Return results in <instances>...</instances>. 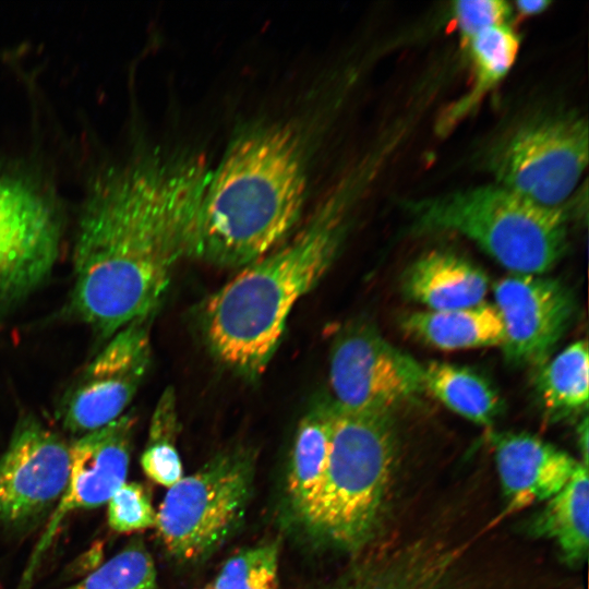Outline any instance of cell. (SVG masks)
<instances>
[{
    "mask_svg": "<svg viewBox=\"0 0 589 589\" xmlns=\"http://www.w3.org/2000/svg\"><path fill=\"white\" fill-rule=\"evenodd\" d=\"M211 170L195 155L161 153L97 180L73 250L75 317L110 338L155 314L177 263L189 256Z\"/></svg>",
    "mask_w": 589,
    "mask_h": 589,
    "instance_id": "obj_1",
    "label": "cell"
},
{
    "mask_svg": "<svg viewBox=\"0 0 589 589\" xmlns=\"http://www.w3.org/2000/svg\"><path fill=\"white\" fill-rule=\"evenodd\" d=\"M306 188L297 130L274 122L247 128L211 170L189 256L241 268L268 254L297 225Z\"/></svg>",
    "mask_w": 589,
    "mask_h": 589,
    "instance_id": "obj_2",
    "label": "cell"
},
{
    "mask_svg": "<svg viewBox=\"0 0 589 589\" xmlns=\"http://www.w3.org/2000/svg\"><path fill=\"white\" fill-rule=\"evenodd\" d=\"M345 229L344 202L336 196L290 241L241 267L206 300L202 328L220 363L248 377L265 371L290 312L330 267Z\"/></svg>",
    "mask_w": 589,
    "mask_h": 589,
    "instance_id": "obj_3",
    "label": "cell"
},
{
    "mask_svg": "<svg viewBox=\"0 0 589 589\" xmlns=\"http://www.w3.org/2000/svg\"><path fill=\"white\" fill-rule=\"evenodd\" d=\"M414 229L453 231L476 242L507 269L542 275L567 245V213L502 185L449 192L408 205Z\"/></svg>",
    "mask_w": 589,
    "mask_h": 589,
    "instance_id": "obj_4",
    "label": "cell"
},
{
    "mask_svg": "<svg viewBox=\"0 0 589 589\" xmlns=\"http://www.w3.org/2000/svg\"><path fill=\"white\" fill-rule=\"evenodd\" d=\"M395 454L390 414L350 412L332 404L326 469L305 528L336 548L360 549L380 519Z\"/></svg>",
    "mask_w": 589,
    "mask_h": 589,
    "instance_id": "obj_5",
    "label": "cell"
},
{
    "mask_svg": "<svg viewBox=\"0 0 589 589\" xmlns=\"http://www.w3.org/2000/svg\"><path fill=\"white\" fill-rule=\"evenodd\" d=\"M588 149L586 119L570 110L541 109L501 132L489 145L484 165L496 184L561 207L587 167Z\"/></svg>",
    "mask_w": 589,
    "mask_h": 589,
    "instance_id": "obj_6",
    "label": "cell"
},
{
    "mask_svg": "<svg viewBox=\"0 0 589 589\" xmlns=\"http://www.w3.org/2000/svg\"><path fill=\"white\" fill-rule=\"evenodd\" d=\"M254 459L237 448L216 455L168 489L157 531L179 562L206 558L239 527L253 490Z\"/></svg>",
    "mask_w": 589,
    "mask_h": 589,
    "instance_id": "obj_7",
    "label": "cell"
},
{
    "mask_svg": "<svg viewBox=\"0 0 589 589\" xmlns=\"http://www.w3.org/2000/svg\"><path fill=\"white\" fill-rule=\"evenodd\" d=\"M329 401L350 412L388 413L424 392L423 365L371 324L346 326L329 352Z\"/></svg>",
    "mask_w": 589,
    "mask_h": 589,
    "instance_id": "obj_8",
    "label": "cell"
},
{
    "mask_svg": "<svg viewBox=\"0 0 589 589\" xmlns=\"http://www.w3.org/2000/svg\"><path fill=\"white\" fill-rule=\"evenodd\" d=\"M152 318L115 333L69 386L58 408L67 431L83 435L125 413L152 362Z\"/></svg>",
    "mask_w": 589,
    "mask_h": 589,
    "instance_id": "obj_9",
    "label": "cell"
},
{
    "mask_svg": "<svg viewBox=\"0 0 589 589\" xmlns=\"http://www.w3.org/2000/svg\"><path fill=\"white\" fill-rule=\"evenodd\" d=\"M60 220L28 182L0 176V311L48 277L59 253Z\"/></svg>",
    "mask_w": 589,
    "mask_h": 589,
    "instance_id": "obj_10",
    "label": "cell"
},
{
    "mask_svg": "<svg viewBox=\"0 0 589 589\" xmlns=\"http://www.w3.org/2000/svg\"><path fill=\"white\" fill-rule=\"evenodd\" d=\"M70 476V445L34 417L15 426L0 458V519L25 522L63 495Z\"/></svg>",
    "mask_w": 589,
    "mask_h": 589,
    "instance_id": "obj_11",
    "label": "cell"
},
{
    "mask_svg": "<svg viewBox=\"0 0 589 589\" xmlns=\"http://www.w3.org/2000/svg\"><path fill=\"white\" fill-rule=\"evenodd\" d=\"M502 317L505 358L517 365H542L572 323L575 301L561 281L512 273L494 287Z\"/></svg>",
    "mask_w": 589,
    "mask_h": 589,
    "instance_id": "obj_12",
    "label": "cell"
},
{
    "mask_svg": "<svg viewBox=\"0 0 589 589\" xmlns=\"http://www.w3.org/2000/svg\"><path fill=\"white\" fill-rule=\"evenodd\" d=\"M135 422L132 413H124L113 422L81 435L70 445L67 489L34 551L24 581L31 580L40 556L69 514L108 503L125 483Z\"/></svg>",
    "mask_w": 589,
    "mask_h": 589,
    "instance_id": "obj_13",
    "label": "cell"
},
{
    "mask_svg": "<svg viewBox=\"0 0 589 589\" xmlns=\"http://www.w3.org/2000/svg\"><path fill=\"white\" fill-rule=\"evenodd\" d=\"M496 436L495 461L510 509L549 501L567 484L580 462L529 434Z\"/></svg>",
    "mask_w": 589,
    "mask_h": 589,
    "instance_id": "obj_14",
    "label": "cell"
},
{
    "mask_svg": "<svg viewBox=\"0 0 589 589\" xmlns=\"http://www.w3.org/2000/svg\"><path fill=\"white\" fill-rule=\"evenodd\" d=\"M402 289L408 298L429 310H454L482 303L489 278L480 267L458 254L431 251L406 269Z\"/></svg>",
    "mask_w": 589,
    "mask_h": 589,
    "instance_id": "obj_15",
    "label": "cell"
},
{
    "mask_svg": "<svg viewBox=\"0 0 589 589\" xmlns=\"http://www.w3.org/2000/svg\"><path fill=\"white\" fill-rule=\"evenodd\" d=\"M453 561L442 546L421 542L357 566L327 589H441Z\"/></svg>",
    "mask_w": 589,
    "mask_h": 589,
    "instance_id": "obj_16",
    "label": "cell"
},
{
    "mask_svg": "<svg viewBox=\"0 0 589 589\" xmlns=\"http://www.w3.org/2000/svg\"><path fill=\"white\" fill-rule=\"evenodd\" d=\"M400 325L408 336L441 350L502 347L505 340L498 310L485 302L454 310L412 312Z\"/></svg>",
    "mask_w": 589,
    "mask_h": 589,
    "instance_id": "obj_17",
    "label": "cell"
},
{
    "mask_svg": "<svg viewBox=\"0 0 589 589\" xmlns=\"http://www.w3.org/2000/svg\"><path fill=\"white\" fill-rule=\"evenodd\" d=\"M332 404L318 401L299 421L287 481L293 514L306 527L324 478L330 440Z\"/></svg>",
    "mask_w": 589,
    "mask_h": 589,
    "instance_id": "obj_18",
    "label": "cell"
},
{
    "mask_svg": "<svg viewBox=\"0 0 589 589\" xmlns=\"http://www.w3.org/2000/svg\"><path fill=\"white\" fill-rule=\"evenodd\" d=\"M423 386L449 410L478 424H490L502 410L492 384L469 368L430 362L423 366Z\"/></svg>",
    "mask_w": 589,
    "mask_h": 589,
    "instance_id": "obj_19",
    "label": "cell"
},
{
    "mask_svg": "<svg viewBox=\"0 0 589 589\" xmlns=\"http://www.w3.org/2000/svg\"><path fill=\"white\" fill-rule=\"evenodd\" d=\"M588 508V467L579 462L567 484L548 501L538 522L539 532L555 541L570 563L587 557Z\"/></svg>",
    "mask_w": 589,
    "mask_h": 589,
    "instance_id": "obj_20",
    "label": "cell"
},
{
    "mask_svg": "<svg viewBox=\"0 0 589 589\" xmlns=\"http://www.w3.org/2000/svg\"><path fill=\"white\" fill-rule=\"evenodd\" d=\"M537 376V394L554 418L587 409L589 397L588 345L578 340L544 362Z\"/></svg>",
    "mask_w": 589,
    "mask_h": 589,
    "instance_id": "obj_21",
    "label": "cell"
},
{
    "mask_svg": "<svg viewBox=\"0 0 589 589\" xmlns=\"http://www.w3.org/2000/svg\"><path fill=\"white\" fill-rule=\"evenodd\" d=\"M467 46L474 70V88L453 108V120L468 112L508 73L517 58L520 40L515 31L504 23L481 31Z\"/></svg>",
    "mask_w": 589,
    "mask_h": 589,
    "instance_id": "obj_22",
    "label": "cell"
},
{
    "mask_svg": "<svg viewBox=\"0 0 589 589\" xmlns=\"http://www.w3.org/2000/svg\"><path fill=\"white\" fill-rule=\"evenodd\" d=\"M179 428L176 394L172 387H168L155 405L148 441L140 458L144 473L168 489L183 477L182 461L176 447Z\"/></svg>",
    "mask_w": 589,
    "mask_h": 589,
    "instance_id": "obj_23",
    "label": "cell"
},
{
    "mask_svg": "<svg viewBox=\"0 0 589 589\" xmlns=\"http://www.w3.org/2000/svg\"><path fill=\"white\" fill-rule=\"evenodd\" d=\"M156 580L151 553L141 539H134L84 579L63 589H155Z\"/></svg>",
    "mask_w": 589,
    "mask_h": 589,
    "instance_id": "obj_24",
    "label": "cell"
},
{
    "mask_svg": "<svg viewBox=\"0 0 589 589\" xmlns=\"http://www.w3.org/2000/svg\"><path fill=\"white\" fill-rule=\"evenodd\" d=\"M279 545L265 542L229 557L212 589H278Z\"/></svg>",
    "mask_w": 589,
    "mask_h": 589,
    "instance_id": "obj_25",
    "label": "cell"
},
{
    "mask_svg": "<svg viewBox=\"0 0 589 589\" xmlns=\"http://www.w3.org/2000/svg\"><path fill=\"white\" fill-rule=\"evenodd\" d=\"M108 525L121 533L144 530L156 525V512L149 494L137 482H125L108 501Z\"/></svg>",
    "mask_w": 589,
    "mask_h": 589,
    "instance_id": "obj_26",
    "label": "cell"
},
{
    "mask_svg": "<svg viewBox=\"0 0 589 589\" xmlns=\"http://www.w3.org/2000/svg\"><path fill=\"white\" fill-rule=\"evenodd\" d=\"M453 15L461 40L467 45L481 31L506 23L509 4L501 0H462L453 2Z\"/></svg>",
    "mask_w": 589,
    "mask_h": 589,
    "instance_id": "obj_27",
    "label": "cell"
},
{
    "mask_svg": "<svg viewBox=\"0 0 589 589\" xmlns=\"http://www.w3.org/2000/svg\"><path fill=\"white\" fill-rule=\"evenodd\" d=\"M548 0H521L516 2L517 10L525 16L536 15L548 9Z\"/></svg>",
    "mask_w": 589,
    "mask_h": 589,
    "instance_id": "obj_28",
    "label": "cell"
},
{
    "mask_svg": "<svg viewBox=\"0 0 589 589\" xmlns=\"http://www.w3.org/2000/svg\"><path fill=\"white\" fill-rule=\"evenodd\" d=\"M579 446L584 456V465L588 467V419L584 418L578 429Z\"/></svg>",
    "mask_w": 589,
    "mask_h": 589,
    "instance_id": "obj_29",
    "label": "cell"
},
{
    "mask_svg": "<svg viewBox=\"0 0 589 589\" xmlns=\"http://www.w3.org/2000/svg\"><path fill=\"white\" fill-rule=\"evenodd\" d=\"M204 589H212V588H211V587H208V588H204Z\"/></svg>",
    "mask_w": 589,
    "mask_h": 589,
    "instance_id": "obj_30",
    "label": "cell"
}]
</instances>
